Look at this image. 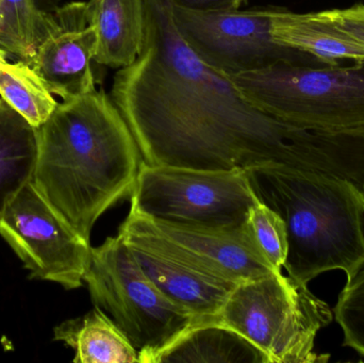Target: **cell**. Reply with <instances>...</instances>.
I'll list each match as a JSON object with an SVG mask.
<instances>
[{"instance_id": "obj_11", "label": "cell", "mask_w": 364, "mask_h": 363, "mask_svg": "<svg viewBox=\"0 0 364 363\" xmlns=\"http://www.w3.org/2000/svg\"><path fill=\"white\" fill-rule=\"evenodd\" d=\"M97 48L85 2H70L49 12L48 28L32 61L53 95L62 99L95 90L92 62Z\"/></svg>"}, {"instance_id": "obj_19", "label": "cell", "mask_w": 364, "mask_h": 363, "mask_svg": "<svg viewBox=\"0 0 364 363\" xmlns=\"http://www.w3.org/2000/svg\"><path fill=\"white\" fill-rule=\"evenodd\" d=\"M48 21L36 0H0V49L31 66Z\"/></svg>"}, {"instance_id": "obj_2", "label": "cell", "mask_w": 364, "mask_h": 363, "mask_svg": "<svg viewBox=\"0 0 364 363\" xmlns=\"http://www.w3.org/2000/svg\"><path fill=\"white\" fill-rule=\"evenodd\" d=\"M38 132L32 183L87 242L100 217L130 198L143 158L110 95L93 90L58 104Z\"/></svg>"}, {"instance_id": "obj_6", "label": "cell", "mask_w": 364, "mask_h": 363, "mask_svg": "<svg viewBox=\"0 0 364 363\" xmlns=\"http://www.w3.org/2000/svg\"><path fill=\"white\" fill-rule=\"evenodd\" d=\"M333 311L307 286L282 272L239 283L214 323L250 341L267 363H325L314 349L316 335L333 321Z\"/></svg>"}, {"instance_id": "obj_15", "label": "cell", "mask_w": 364, "mask_h": 363, "mask_svg": "<svg viewBox=\"0 0 364 363\" xmlns=\"http://www.w3.org/2000/svg\"><path fill=\"white\" fill-rule=\"evenodd\" d=\"M55 340L75 351V363H139L138 352L102 309L62 322Z\"/></svg>"}, {"instance_id": "obj_1", "label": "cell", "mask_w": 364, "mask_h": 363, "mask_svg": "<svg viewBox=\"0 0 364 363\" xmlns=\"http://www.w3.org/2000/svg\"><path fill=\"white\" fill-rule=\"evenodd\" d=\"M110 96L149 166L289 168L341 178L352 170L346 134L299 127L255 106L191 50L168 0H145L142 49L117 70Z\"/></svg>"}, {"instance_id": "obj_20", "label": "cell", "mask_w": 364, "mask_h": 363, "mask_svg": "<svg viewBox=\"0 0 364 363\" xmlns=\"http://www.w3.org/2000/svg\"><path fill=\"white\" fill-rule=\"evenodd\" d=\"M333 313L343 330V345L364 357V264L348 279Z\"/></svg>"}, {"instance_id": "obj_5", "label": "cell", "mask_w": 364, "mask_h": 363, "mask_svg": "<svg viewBox=\"0 0 364 363\" xmlns=\"http://www.w3.org/2000/svg\"><path fill=\"white\" fill-rule=\"evenodd\" d=\"M83 281L138 352L139 363L158 358L200 322L166 298L143 272L123 240L109 237L92 247Z\"/></svg>"}, {"instance_id": "obj_10", "label": "cell", "mask_w": 364, "mask_h": 363, "mask_svg": "<svg viewBox=\"0 0 364 363\" xmlns=\"http://www.w3.org/2000/svg\"><path fill=\"white\" fill-rule=\"evenodd\" d=\"M117 236L156 287L201 324L214 323L230 292L239 283L191 264L176 253L146 217L130 208Z\"/></svg>"}, {"instance_id": "obj_9", "label": "cell", "mask_w": 364, "mask_h": 363, "mask_svg": "<svg viewBox=\"0 0 364 363\" xmlns=\"http://www.w3.org/2000/svg\"><path fill=\"white\" fill-rule=\"evenodd\" d=\"M0 236L18 256L30 278L66 290L82 287L91 243L81 238L28 183L0 215Z\"/></svg>"}, {"instance_id": "obj_21", "label": "cell", "mask_w": 364, "mask_h": 363, "mask_svg": "<svg viewBox=\"0 0 364 363\" xmlns=\"http://www.w3.org/2000/svg\"><path fill=\"white\" fill-rule=\"evenodd\" d=\"M248 225L263 255L277 271H282L288 253L286 226L282 217L258 200L250 209Z\"/></svg>"}, {"instance_id": "obj_7", "label": "cell", "mask_w": 364, "mask_h": 363, "mask_svg": "<svg viewBox=\"0 0 364 363\" xmlns=\"http://www.w3.org/2000/svg\"><path fill=\"white\" fill-rule=\"evenodd\" d=\"M130 200V208L156 221L239 228L247 224L259 198L245 170H194L142 162Z\"/></svg>"}, {"instance_id": "obj_25", "label": "cell", "mask_w": 364, "mask_h": 363, "mask_svg": "<svg viewBox=\"0 0 364 363\" xmlns=\"http://www.w3.org/2000/svg\"><path fill=\"white\" fill-rule=\"evenodd\" d=\"M2 102H4V100H2L1 97H0V104H1Z\"/></svg>"}, {"instance_id": "obj_24", "label": "cell", "mask_w": 364, "mask_h": 363, "mask_svg": "<svg viewBox=\"0 0 364 363\" xmlns=\"http://www.w3.org/2000/svg\"><path fill=\"white\" fill-rule=\"evenodd\" d=\"M4 62H6V53L0 49V63H4Z\"/></svg>"}, {"instance_id": "obj_14", "label": "cell", "mask_w": 364, "mask_h": 363, "mask_svg": "<svg viewBox=\"0 0 364 363\" xmlns=\"http://www.w3.org/2000/svg\"><path fill=\"white\" fill-rule=\"evenodd\" d=\"M85 11L97 36L94 62L119 70L132 65L144 40L145 0H87Z\"/></svg>"}, {"instance_id": "obj_22", "label": "cell", "mask_w": 364, "mask_h": 363, "mask_svg": "<svg viewBox=\"0 0 364 363\" xmlns=\"http://www.w3.org/2000/svg\"><path fill=\"white\" fill-rule=\"evenodd\" d=\"M323 12L338 27L364 46V4H358L350 8L333 9Z\"/></svg>"}, {"instance_id": "obj_23", "label": "cell", "mask_w": 364, "mask_h": 363, "mask_svg": "<svg viewBox=\"0 0 364 363\" xmlns=\"http://www.w3.org/2000/svg\"><path fill=\"white\" fill-rule=\"evenodd\" d=\"M171 6L199 12L235 10L241 8L247 0H168Z\"/></svg>"}, {"instance_id": "obj_4", "label": "cell", "mask_w": 364, "mask_h": 363, "mask_svg": "<svg viewBox=\"0 0 364 363\" xmlns=\"http://www.w3.org/2000/svg\"><path fill=\"white\" fill-rule=\"evenodd\" d=\"M255 106L307 129L364 134V62L282 61L228 76Z\"/></svg>"}, {"instance_id": "obj_12", "label": "cell", "mask_w": 364, "mask_h": 363, "mask_svg": "<svg viewBox=\"0 0 364 363\" xmlns=\"http://www.w3.org/2000/svg\"><path fill=\"white\" fill-rule=\"evenodd\" d=\"M146 217L178 255L210 274L241 283L282 272L263 255L248 222L239 228H211Z\"/></svg>"}, {"instance_id": "obj_18", "label": "cell", "mask_w": 364, "mask_h": 363, "mask_svg": "<svg viewBox=\"0 0 364 363\" xmlns=\"http://www.w3.org/2000/svg\"><path fill=\"white\" fill-rule=\"evenodd\" d=\"M0 97L34 128L41 127L59 104L40 75L19 60L0 63Z\"/></svg>"}, {"instance_id": "obj_13", "label": "cell", "mask_w": 364, "mask_h": 363, "mask_svg": "<svg viewBox=\"0 0 364 363\" xmlns=\"http://www.w3.org/2000/svg\"><path fill=\"white\" fill-rule=\"evenodd\" d=\"M271 34L278 44L314 55L329 65H338L342 60L364 62L363 45L323 11L299 14L273 9Z\"/></svg>"}, {"instance_id": "obj_16", "label": "cell", "mask_w": 364, "mask_h": 363, "mask_svg": "<svg viewBox=\"0 0 364 363\" xmlns=\"http://www.w3.org/2000/svg\"><path fill=\"white\" fill-rule=\"evenodd\" d=\"M38 159V132L8 104H0V215L32 181Z\"/></svg>"}, {"instance_id": "obj_8", "label": "cell", "mask_w": 364, "mask_h": 363, "mask_svg": "<svg viewBox=\"0 0 364 363\" xmlns=\"http://www.w3.org/2000/svg\"><path fill=\"white\" fill-rule=\"evenodd\" d=\"M272 11L273 8L199 12L171 6L175 26L191 50L203 63L227 76L282 61L326 65L314 55L274 40Z\"/></svg>"}, {"instance_id": "obj_17", "label": "cell", "mask_w": 364, "mask_h": 363, "mask_svg": "<svg viewBox=\"0 0 364 363\" xmlns=\"http://www.w3.org/2000/svg\"><path fill=\"white\" fill-rule=\"evenodd\" d=\"M267 363L264 355L235 330L216 323L195 326L166 350L157 363Z\"/></svg>"}, {"instance_id": "obj_3", "label": "cell", "mask_w": 364, "mask_h": 363, "mask_svg": "<svg viewBox=\"0 0 364 363\" xmlns=\"http://www.w3.org/2000/svg\"><path fill=\"white\" fill-rule=\"evenodd\" d=\"M260 202L286 226L284 268L301 285L342 270L350 278L364 264V191L348 179L289 168L248 170Z\"/></svg>"}]
</instances>
